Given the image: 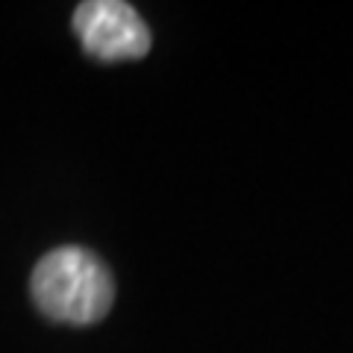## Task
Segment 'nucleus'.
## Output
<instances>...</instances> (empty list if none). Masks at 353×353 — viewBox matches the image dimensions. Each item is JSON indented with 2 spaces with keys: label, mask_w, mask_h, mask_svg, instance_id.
I'll use <instances>...</instances> for the list:
<instances>
[{
  "label": "nucleus",
  "mask_w": 353,
  "mask_h": 353,
  "mask_svg": "<svg viewBox=\"0 0 353 353\" xmlns=\"http://www.w3.org/2000/svg\"><path fill=\"white\" fill-rule=\"evenodd\" d=\"M74 32L83 50L101 62L141 59L150 50V30L130 3L88 0L74 9Z\"/></svg>",
  "instance_id": "nucleus-2"
},
{
  "label": "nucleus",
  "mask_w": 353,
  "mask_h": 353,
  "mask_svg": "<svg viewBox=\"0 0 353 353\" xmlns=\"http://www.w3.org/2000/svg\"><path fill=\"white\" fill-rule=\"evenodd\" d=\"M32 301L50 321L85 327L112 309L115 283L97 253L65 245L39 259L30 280Z\"/></svg>",
  "instance_id": "nucleus-1"
}]
</instances>
